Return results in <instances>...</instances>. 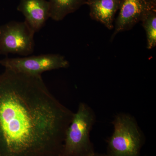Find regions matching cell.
I'll return each mask as SVG.
<instances>
[{"instance_id":"1","label":"cell","mask_w":156,"mask_h":156,"mask_svg":"<svg viewBox=\"0 0 156 156\" xmlns=\"http://www.w3.org/2000/svg\"><path fill=\"white\" fill-rule=\"evenodd\" d=\"M41 76L0 74V156H59L73 117Z\"/></svg>"},{"instance_id":"2","label":"cell","mask_w":156,"mask_h":156,"mask_svg":"<svg viewBox=\"0 0 156 156\" xmlns=\"http://www.w3.org/2000/svg\"><path fill=\"white\" fill-rule=\"evenodd\" d=\"M96 120L95 112L89 105L79 104L66 130L59 156H91L95 154L90 133Z\"/></svg>"},{"instance_id":"3","label":"cell","mask_w":156,"mask_h":156,"mask_svg":"<svg viewBox=\"0 0 156 156\" xmlns=\"http://www.w3.org/2000/svg\"><path fill=\"white\" fill-rule=\"evenodd\" d=\"M113 132L107 140L109 156H140L145 136L136 119L129 114L121 112L112 121Z\"/></svg>"},{"instance_id":"4","label":"cell","mask_w":156,"mask_h":156,"mask_svg":"<svg viewBox=\"0 0 156 156\" xmlns=\"http://www.w3.org/2000/svg\"><path fill=\"white\" fill-rule=\"evenodd\" d=\"M35 33L25 22L12 21L0 26V54L27 56L33 53Z\"/></svg>"},{"instance_id":"5","label":"cell","mask_w":156,"mask_h":156,"mask_svg":"<svg viewBox=\"0 0 156 156\" xmlns=\"http://www.w3.org/2000/svg\"><path fill=\"white\" fill-rule=\"evenodd\" d=\"M0 65L5 69L33 76H41L52 70L66 68L69 62L58 54H43L37 56L6 58L0 60Z\"/></svg>"},{"instance_id":"6","label":"cell","mask_w":156,"mask_h":156,"mask_svg":"<svg viewBox=\"0 0 156 156\" xmlns=\"http://www.w3.org/2000/svg\"><path fill=\"white\" fill-rule=\"evenodd\" d=\"M156 9L146 0H123L111 41L119 33L130 30L141 21L148 11Z\"/></svg>"},{"instance_id":"7","label":"cell","mask_w":156,"mask_h":156,"mask_svg":"<svg viewBox=\"0 0 156 156\" xmlns=\"http://www.w3.org/2000/svg\"><path fill=\"white\" fill-rule=\"evenodd\" d=\"M17 9L23 14L24 21L35 33L39 31L50 17V4L46 0H20Z\"/></svg>"},{"instance_id":"8","label":"cell","mask_w":156,"mask_h":156,"mask_svg":"<svg viewBox=\"0 0 156 156\" xmlns=\"http://www.w3.org/2000/svg\"><path fill=\"white\" fill-rule=\"evenodd\" d=\"M123 0H87L86 5L90 9V17L101 23L109 30L114 28L115 15Z\"/></svg>"},{"instance_id":"9","label":"cell","mask_w":156,"mask_h":156,"mask_svg":"<svg viewBox=\"0 0 156 156\" xmlns=\"http://www.w3.org/2000/svg\"><path fill=\"white\" fill-rule=\"evenodd\" d=\"M87 0H49L50 18L55 21L62 20L68 14L75 12Z\"/></svg>"},{"instance_id":"10","label":"cell","mask_w":156,"mask_h":156,"mask_svg":"<svg viewBox=\"0 0 156 156\" xmlns=\"http://www.w3.org/2000/svg\"><path fill=\"white\" fill-rule=\"evenodd\" d=\"M141 21L146 34L147 48L151 50L156 46V9L148 11Z\"/></svg>"},{"instance_id":"11","label":"cell","mask_w":156,"mask_h":156,"mask_svg":"<svg viewBox=\"0 0 156 156\" xmlns=\"http://www.w3.org/2000/svg\"><path fill=\"white\" fill-rule=\"evenodd\" d=\"M151 5L156 7V0H146Z\"/></svg>"},{"instance_id":"12","label":"cell","mask_w":156,"mask_h":156,"mask_svg":"<svg viewBox=\"0 0 156 156\" xmlns=\"http://www.w3.org/2000/svg\"><path fill=\"white\" fill-rule=\"evenodd\" d=\"M91 156H109L107 154H101V153H95V154H93Z\"/></svg>"}]
</instances>
